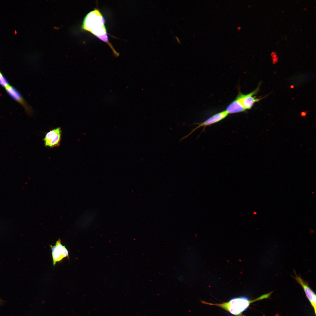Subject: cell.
<instances>
[{"label": "cell", "mask_w": 316, "mask_h": 316, "mask_svg": "<svg viewBox=\"0 0 316 316\" xmlns=\"http://www.w3.org/2000/svg\"><path fill=\"white\" fill-rule=\"evenodd\" d=\"M295 276H293L296 281L302 286L306 296L312 307L315 315L316 313V296L315 293L310 287L308 283L303 279L300 276L296 274L294 271Z\"/></svg>", "instance_id": "cell-7"}, {"label": "cell", "mask_w": 316, "mask_h": 316, "mask_svg": "<svg viewBox=\"0 0 316 316\" xmlns=\"http://www.w3.org/2000/svg\"><path fill=\"white\" fill-rule=\"evenodd\" d=\"M259 89L258 87L254 91L247 94H244L239 92L235 99L246 111L250 109L254 103L260 101L262 98H257L253 97Z\"/></svg>", "instance_id": "cell-5"}, {"label": "cell", "mask_w": 316, "mask_h": 316, "mask_svg": "<svg viewBox=\"0 0 316 316\" xmlns=\"http://www.w3.org/2000/svg\"><path fill=\"white\" fill-rule=\"evenodd\" d=\"M62 132L61 128L58 127L47 133L43 139L44 146L51 148L59 146L61 140Z\"/></svg>", "instance_id": "cell-4"}, {"label": "cell", "mask_w": 316, "mask_h": 316, "mask_svg": "<svg viewBox=\"0 0 316 316\" xmlns=\"http://www.w3.org/2000/svg\"><path fill=\"white\" fill-rule=\"evenodd\" d=\"M51 251L53 264L55 266L57 262L64 258H69V253L65 246L63 245L60 239L57 240L54 245H50Z\"/></svg>", "instance_id": "cell-3"}, {"label": "cell", "mask_w": 316, "mask_h": 316, "mask_svg": "<svg viewBox=\"0 0 316 316\" xmlns=\"http://www.w3.org/2000/svg\"><path fill=\"white\" fill-rule=\"evenodd\" d=\"M226 111L229 114L243 112L245 111L236 99L227 107Z\"/></svg>", "instance_id": "cell-9"}, {"label": "cell", "mask_w": 316, "mask_h": 316, "mask_svg": "<svg viewBox=\"0 0 316 316\" xmlns=\"http://www.w3.org/2000/svg\"><path fill=\"white\" fill-rule=\"evenodd\" d=\"M273 291L264 294L253 300H250L245 296H241L231 298L229 301L220 303H214L201 301L205 304L219 307L235 316H245L243 312L249 307L251 304L264 299L269 298Z\"/></svg>", "instance_id": "cell-2"}, {"label": "cell", "mask_w": 316, "mask_h": 316, "mask_svg": "<svg viewBox=\"0 0 316 316\" xmlns=\"http://www.w3.org/2000/svg\"><path fill=\"white\" fill-rule=\"evenodd\" d=\"M105 21L99 11L95 8L85 16L83 21L82 28L107 43L112 50L115 55L118 56L119 54L115 50L109 40Z\"/></svg>", "instance_id": "cell-1"}, {"label": "cell", "mask_w": 316, "mask_h": 316, "mask_svg": "<svg viewBox=\"0 0 316 316\" xmlns=\"http://www.w3.org/2000/svg\"><path fill=\"white\" fill-rule=\"evenodd\" d=\"M5 88L9 95L23 107L28 115L31 116L33 114V111L32 107L26 102L17 90L10 85Z\"/></svg>", "instance_id": "cell-8"}, {"label": "cell", "mask_w": 316, "mask_h": 316, "mask_svg": "<svg viewBox=\"0 0 316 316\" xmlns=\"http://www.w3.org/2000/svg\"><path fill=\"white\" fill-rule=\"evenodd\" d=\"M0 85L5 88L9 85L8 82L0 71Z\"/></svg>", "instance_id": "cell-10"}, {"label": "cell", "mask_w": 316, "mask_h": 316, "mask_svg": "<svg viewBox=\"0 0 316 316\" xmlns=\"http://www.w3.org/2000/svg\"><path fill=\"white\" fill-rule=\"evenodd\" d=\"M2 302V301L1 300H0V304H1V303Z\"/></svg>", "instance_id": "cell-12"}, {"label": "cell", "mask_w": 316, "mask_h": 316, "mask_svg": "<svg viewBox=\"0 0 316 316\" xmlns=\"http://www.w3.org/2000/svg\"><path fill=\"white\" fill-rule=\"evenodd\" d=\"M228 114H229L227 111L226 110H224L213 115L202 123H194V124L198 125V126L193 129L189 133L181 138L180 141L187 138L200 127H205L207 126L218 122L226 118Z\"/></svg>", "instance_id": "cell-6"}, {"label": "cell", "mask_w": 316, "mask_h": 316, "mask_svg": "<svg viewBox=\"0 0 316 316\" xmlns=\"http://www.w3.org/2000/svg\"><path fill=\"white\" fill-rule=\"evenodd\" d=\"M176 38V39H177V41H178V42H180V40H179L178 39V37H177V38Z\"/></svg>", "instance_id": "cell-11"}]
</instances>
